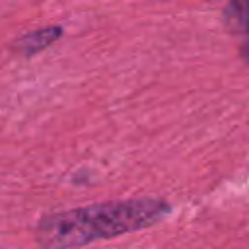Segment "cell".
<instances>
[{
    "instance_id": "cell-1",
    "label": "cell",
    "mask_w": 249,
    "mask_h": 249,
    "mask_svg": "<svg viewBox=\"0 0 249 249\" xmlns=\"http://www.w3.org/2000/svg\"><path fill=\"white\" fill-rule=\"evenodd\" d=\"M171 212V204L156 196L97 202L43 216L33 235L41 249H78L152 228Z\"/></svg>"
},
{
    "instance_id": "cell-2",
    "label": "cell",
    "mask_w": 249,
    "mask_h": 249,
    "mask_svg": "<svg viewBox=\"0 0 249 249\" xmlns=\"http://www.w3.org/2000/svg\"><path fill=\"white\" fill-rule=\"evenodd\" d=\"M224 27L239 45V56L249 64V0H230L224 8Z\"/></svg>"
},
{
    "instance_id": "cell-3",
    "label": "cell",
    "mask_w": 249,
    "mask_h": 249,
    "mask_svg": "<svg viewBox=\"0 0 249 249\" xmlns=\"http://www.w3.org/2000/svg\"><path fill=\"white\" fill-rule=\"evenodd\" d=\"M60 37H62L60 25H47V27H41V29H35V31H29L18 37L14 43V51H18L23 56H33L45 51L47 47H51L53 43H56Z\"/></svg>"
},
{
    "instance_id": "cell-4",
    "label": "cell",
    "mask_w": 249,
    "mask_h": 249,
    "mask_svg": "<svg viewBox=\"0 0 249 249\" xmlns=\"http://www.w3.org/2000/svg\"><path fill=\"white\" fill-rule=\"evenodd\" d=\"M210 2H216V0H210Z\"/></svg>"
}]
</instances>
